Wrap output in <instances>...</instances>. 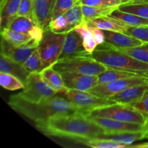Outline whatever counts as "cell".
<instances>
[{"label":"cell","instance_id":"obj_17","mask_svg":"<svg viewBox=\"0 0 148 148\" xmlns=\"http://www.w3.org/2000/svg\"><path fill=\"white\" fill-rule=\"evenodd\" d=\"M87 24L90 27H97L103 30H112L126 33L127 28L130 25L119 19L111 16L98 17L87 22Z\"/></svg>","mask_w":148,"mask_h":148},{"label":"cell","instance_id":"obj_16","mask_svg":"<svg viewBox=\"0 0 148 148\" xmlns=\"http://www.w3.org/2000/svg\"><path fill=\"white\" fill-rule=\"evenodd\" d=\"M55 1L56 0H35V22L44 30L49 27V23L52 20Z\"/></svg>","mask_w":148,"mask_h":148},{"label":"cell","instance_id":"obj_6","mask_svg":"<svg viewBox=\"0 0 148 148\" xmlns=\"http://www.w3.org/2000/svg\"><path fill=\"white\" fill-rule=\"evenodd\" d=\"M66 35V33H56L49 27L44 30L43 38L37 48L43 61V69L51 66L59 60Z\"/></svg>","mask_w":148,"mask_h":148},{"label":"cell","instance_id":"obj_30","mask_svg":"<svg viewBox=\"0 0 148 148\" xmlns=\"http://www.w3.org/2000/svg\"><path fill=\"white\" fill-rule=\"evenodd\" d=\"M23 67L29 73L40 72L43 69V61L38 49H36L23 64Z\"/></svg>","mask_w":148,"mask_h":148},{"label":"cell","instance_id":"obj_13","mask_svg":"<svg viewBox=\"0 0 148 148\" xmlns=\"http://www.w3.org/2000/svg\"><path fill=\"white\" fill-rule=\"evenodd\" d=\"M92 121L96 123L105 131V134H118L123 132H140L144 130V126L141 124L129 123L107 118L99 117H88Z\"/></svg>","mask_w":148,"mask_h":148},{"label":"cell","instance_id":"obj_43","mask_svg":"<svg viewBox=\"0 0 148 148\" xmlns=\"http://www.w3.org/2000/svg\"><path fill=\"white\" fill-rule=\"evenodd\" d=\"M143 132H144L145 139H148V118L146 122L145 125L144 126V130H143Z\"/></svg>","mask_w":148,"mask_h":148},{"label":"cell","instance_id":"obj_38","mask_svg":"<svg viewBox=\"0 0 148 148\" xmlns=\"http://www.w3.org/2000/svg\"><path fill=\"white\" fill-rule=\"evenodd\" d=\"M48 27L56 33H62V32L66 33V27H67V21L66 17L64 14L54 17L51 20Z\"/></svg>","mask_w":148,"mask_h":148},{"label":"cell","instance_id":"obj_23","mask_svg":"<svg viewBox=\"0 0 148 148\" xmlns=\"http://www.w3.org/2000/svg\"><path fill=\"white\" fill-rule=\"evenodd\" d=\"M118 9L121 11L133 13L148 19V0H131L123 3Z\"/></svg>","mask_w":148,"mask_h":148},{"label":"cell","instance_id":"obj_35","mask_svg":"<svg viewBox=\"0 0 148 148\" xmlns=\"http://www.w3.org/2000/svg\"><path fill=\"white\" fill-rule=\"evenodd\" d=\"M126 33L145 43H148V25L130 26Z\"/></svg>","mask_w":148,"mask_h":148},{"label":"cell","instance_id":"obj_31","mask_svg":"<svg viewBox=\"0 0 148 148\" xmlns=\"http://www.w3.org/2000/svg\"><path fill=\"white\" fill-rule=\"evenodd\" d=\"M118 49L123 53L130 55L137 60L148 64V43H145L141 46H136V47Z\"/></svg>","mask_w":148,"mask_h":148},{"label":"cell","instance_id":"obj_33","mask_svg":"<svg viewBox=\"0 0 148 148\" xmlns=\"http://www.w3.org/2000/svg\"><path fill=\"white\" fill-rule=\"evenodd\" d=\"M83 144L90 147L94 148H124L127 147L124 145L103 138H95L85 142Z\"/></svg>","mask_w":148,"mask_h":148},{"label":"cell","instance_id":"obj_7","mask_svg":"<svg viewBox=\"0 0 148 148\" xmlns=\"http://www.w3.org/2000/svg\"><path fill=\"white\" fill-rule=\"evenodd\" d=\"M16 95L22 99L38 103L57 95V92L45 82L40 72H32L27 77L23 90Z\"/></svg>","mask_w":148,"mask_h":148},{"label":"cell","instance_id":"obj_19","mask_svg":"<svg viewBox=\"0 0 148 148\" xmlns=\"http://www.w3.org/2000/svg\"><path fill=\"white\" fill-rule=\"evenodd\" d=\"M0 72L14 75L20 79L24 85L27 81V77L30 75V73L23 67V65L17 63L3 54L0 55Z\"/></svg>","mask_w":148,"mask_h":148},{"label":"cell","instance_id":"obj_5","mask_svg":"<svg viewBox=\"0 0 148 148\" xmlns=\"http://www.w3.org/2000/svg\"><path fill=\"white\" fill-rule=\"evenodd\" d=\"M53 67L59 73L75 72L95 76H98L108 69L105 65L94 59L92 56L61 59L53 64Z\"/></svg>","mask_w":148,"mask_h":148},{"label":"cell","instance_id":"obj_41","mask_svg":"<svg viewBox=\"0 0 148 148\" xmlns=\"http://www.w3.org/2000/svg\"><path fill=\"white\" fill-rule=\"evenodd\" d=\"M90 29L91 32H92V35H93V37L95 38L98 46L105 43L106 37L103 30H101V29L98 28L97 27H90Z\"/></svg>","mask_w":148,"mask_h":148},{"label":"cell","instance_id":"obj_26","mask_svg":"<svg viewBox=\"0 0 148 148\" xmlns=\"http://www.w3.org/2000/svg\"><path fill=\"white\" fill-rule=\"evenodd\" d=\"M110 16L124 22L130 26L148 25V19L133 13L126 12L116 9Z\"/></svg>","mask_w":148,"mask_h":148},{"label":"cell","instance_id":"obj_11","mask_svg":"<svg viewBox=\"0 0 148 148\" xmlns=\"http://www.w3.org/2000/svg\"><path fill=\"white\" fill-rule=\"evenodd\" d=\"M62 79L66 89L89 92L98 84V76L75 72H62Z\"/></svg>","mask_w":148,"mask_h":148},{"label":"cell","instance_id":"obj_4","mask_svg":"<svg viewBox=\"0 0 148 148\" xmlns=\"http://www.w3.org/2000/svg\"><path fill=\"white\" fill-rule=\"evenodd\" d=\"M86 116L112 119L143 126L145 125L147 120L146 116L131 106L117 103L91 111Z\"/></svg>","mask_w":148,"mask_h":148},{"label":"cell","instance_id":"obj_36","mask_svg":"<svg viewBox=\"0 0 148 148\" xmlns=\"http://www.w3.org/2000/svg\"><path fill=\"white\" fill-rule=\"evenodd\" d=\"M34 5L35 0H21L17 15L29 17L35 22Z\"/></svg>","mask_w":148,"mask_h":148},{"label":"cell","instance_id":"obj_44","mask_svg":"<svg viewBox=\"0 0 148 148\" xmlns=\"http://www.w3.org/2000/svg\"><path fill=\"white\" fill-rule=\"evenodd\" d=\"M123 1H124V3L125 2H128V1H131V0H122Z\"/></svg>","mask_w":148,"mask_h":148},{"label":"cell","instance_id":"obj_3","mask_svg":"<svg viewBox=\"0 0 148 148\" xmlns=\"http://www.w3.org/2000/svg\"><path fill=\"white\" fill-rule=\"evenodd\" d=\"M91 56L108 69L127 71L148 76L147 63L137 60L105 43L98 45Z\"/></svg>","mask_w":148,"mask_h":148},{"label":"cell","instance_id":"obj_32","mask_svg":"<svg viewBox=\"0 0 148 148\" xmlns=\"http://www.w3.org/2000/svg\"><path fill=\"white\" fill-rule=\"evenodd\" d=\"M35 24L36 23L29 17L17 15L10 23L8 28L21 33H28Z\"/></svg>","mask_w":148,"mask_h":148},{"label":"cell","instance_id":"obj_14","mask_svg":"<svg viewBox=\"0 0 148 148\" xmlns=\"http://www.w3.org/2000/svg\"><path fill=\"white\" fill-rule=\"evenodd\" d=\"M148 90V81L134 85L119 93L110 97L109 99L112 100L117 103L132 105L140 101L145 92Z\"/></svg>","mask_w":148,"mask_h":148},{"label":"cell","instance_id":"obj_39","mask_svg":"<svg viewBox=\"0 0 148 148\" xmlns=\"http://www.w3.org/2000/svg\"><path fill=\"white\" fill-rule=\"evenodd\" d=\"M131 106L137 109V111L143 113L148 118V90L140 101L131 105Z\"/></svg>","mask_w":148,"mask_h":148},{"label":"cell","instance_id":"obj_8","mask_svg":"<svg viewBox=\"0 0 148 148\" xmlns=\"http://www.w3.org/2000/svg\"><path fill=\"white\" fill-rule=\"evenodd\" d=\"M61 94L65 98L83 111L85 115H88L91 111L116 103L109 98H103L86 91H78L65 89Z\"/></svg>","mask_w":148,"mask_h":148},{"label":"cell","instance_id":"obj_25","mask_svg":"<svg viewBox=\"0 0 148 148\" xmlns=\"http://www.w3.org/2000/svg\"><path fill=\"white\" fill-rule=\"evenodd\" d=\"M1 36L14 46H20L32 40L28 33H21L10 28L1 29Z\"/></svg>","mask_w":148,"mask_h":148},{"label":"cell","instance_id":"obj_40","mask_svg":"<svg viewBox=\"0 0 148 148\" xmlns=\"http://www.w3.org/2000/svg\"><path fill=\"white\" fill-rule=\"evenodd\" d=\"M29 35L30 36L33 40H36L38 43H40L42 40L44 34V29L40 25L38 24H35L28 31Z\"/></svg>","mask_w":148,"mask_h":148},{"label":"cell","instance_id":"obj_10","mask_svg":"<svg viewBox=\"0 0 148 148\" xmlns=\"http://www.w3.org/2000/svg\"><path fill=\"white\" fill-rule=\"evenodd\" d=\"M38 44L39 43L32 39L23 46H14L1 37V54L23 65L30 54L37 49Z\"/></svg>","mask_w":148,"mask_h":148},{"label":"cell","instance_id":"obj_9","mask_svg":"<svg viewBox=\"0 0 148 148\" xmlns=\"http://www.w3.org/2000/svg\"><path fill=\"white\" fill-rule=\"evenodd\" d=\"M148 81V76H139L135 77L124 78L117 79L103 84H98L92 88L90 92L103 98H109L110 97L119 93L134 85Z\"/></svg>","mask_w":148,"mask_h":148},{"label":"cell","instance_id":"obj_27","mask_svg":"<svg viewBox=\"0 0 148 148\" xmlns=\"http://www.w3.org/2000/svg\"><path fill=\"white\" fill-rule=\"evenodd\" d=\"M83 40V46L85 49L90 53H92L98 46L96 41L93 37L90 27L86 23H82L75 28Z\"/></svg>","mask_w":148,"mask_h":148},{"label":"cell","instance_id":"obj_21","mask_svg":"<svg viewBox=\"0 0 148 148\" xmlns=\"http://www.w3.org/2000/svg\"><path fill=\"white\" fill-rule=\"evenodd\" d=\"M99 138L107 139V140H112V141L118 143L119 144L124 145L128 147L129 145L132 144L133 143L138 140H144V132L143 131L132 132H123L118 134H103Z\"/></svg>","mask_w":148,"mask_h":148},{"label":"cell","instance_id":"obj_20","mask_svg":"<svg viewBox=\"0 0 148 148\" xmlns=\"http://www.w3.org/2000/svg\"><path fill=\"white\" fill-rule=\"evenodd\" d=\"M40 74L45 82L57 93H61L66 89L61 73L53 69V65L44 68Z\"/></svg>","mask_w":148,"mask_h":148},{"label":"cell","instance_id":"obj_15","mask_svg":"<svg viewBox=\"0 0 148 148\" xmlns=\"http://www.w3.org/2000/svg\"><path fill=\"white\" fill-rule=\"evenodd\" d=\"M103 31L106 37L105 43L118 49L136 47L145 43V42L126 33L103 30Z\"/></svg>","mask_w":148,"mask_h":148},{"label":"cell","instance_id":"obj_28","mask_svg":"<svg viewBox=\"0 0 148 148\" xmlns=\"http://www.w3.org/2000/svg\"><path fill=\"white\" fill-rule=\"evenodd\" d=\"M67 21V27L66 33L69 30L75 29L77 26L83 23V13H82V5L78 3L76 5L72 7L64 14Z\"/></svg>","mask_w":148,"mask_h":148},{"label":"cell","instance_id":"obj_12","mask_svg":"<svg viewBox=\"0 0 148 148\" xmlns=\"http://www.w3.org/2000/svg\"><path fill=\"white\" fill-rule=\"evenodd\" d=\"M85 49L83 46V40L80 35L75 30H71L66 33L62 53L59 60L68 58L77 57V56H91Z\"/></svg>","mask_w":148,"mask_h":148},{"label":"cell","instance_id":"obj_37","mask_svg":"<svg viewBox=\"0 0 148 148\" xmlns=\"http://www.w3.org/2000/svg\"><path fill=\"white\" fill-rule=\"evenodd\" d=\"M79 2L82 5L94 7H114L124 3L122 0H79Z\"/></svg>","mask_w":148,"mask_h":148},{"label":"cell","instance_id":"obj_24","mask_svg":"<svg viewBox=\"0 0 148 148\" xmlns=\"http://www.w3.org/2000/svg\"><path fill=\"white\" fill-rule=\"evenodd\" d=\"M139 76H147V75H140V74L134 73V72H127V71L118 70V69H108L106 72H103L98 75V84H103L111 81L117 80L124 78L135 77Z\"/></svg>","mask_w":148,"mask_h":148},{"label":"cell","instance_id":"obj_2","mask_svg":"<svg viewBox=\"0 0 148 148\" xmlns=\"http://www.w3.org/2000/svg\"><path fill=\"white\" fill-rule=\"evenodd\" d=\"M8 105L14 111L25 116L36 124L47 121L52 117L60 115L84 114L85 112L64 97L54 95L40 103H31L17 95H11ZM86 116V115H85Z\"/></svg>","mask_w":148,"mask_h":148},{"label":"cell","instance_id":"obj_18","mask_svg":"<svg viewBox=\"0 0 148 148\" xmlns=\"http://www.w3.org/2000/svg\"><path fill=\"white\" fill-rule=\"evenodd\" d=\"M21 0H1L0 25L1 29L7 28L17 16Z\"/></svg>","mask_w":148,"mask_h":148},{"label":"cell","instance_id":"obj_1","mask_svg":"<svg viewBox=\"0 0 148 148\" xmlns=\"http://www.w3.org/2000/svg\"><path fill=\"white\" fill-rule=\"evenodd\" d=\"M35 126L47 136L70 139L82 144L105 134L103 129L84 114L56 116Z\"/></svg>","mask_w":148,"mask_h":148},{"label":"cell","instance_id":"obj_22","mask_svg":"<svg viewBox=\"0 0 148 148\" xmlns=\"http://www.w3.org/2000/svg\"><path fill=\"white\" fill-rule=\"evenodd\" d=\"M82 5V4H81ZM119 6L114 7H94V6L82 5V13H83V23H87L93 19L98 17L110 16L119 8Z\"/></svg>","mask_w":148,"mask_h":148},{"label":"cell","instance_id":"obj_29","mask_svg":"<svg viewBox=\"0 0 148 148\" xmlns=\"http://www.w3.org/2000/svg\"><path fill=\"white\" fill-rule=\"evenodd\" d=\"M0 85L4 89L10 91L23 89L24 83L20 79L12 75L0 72Z\"/></svg>","mask_w":148,"mask_h":148},{"label":"cell","instance_id":"obj_34","mask_svg":"<svg viewBox=\"0 0 148 148\" xmlns=\"http://www.w3.org/2000/svg\"><path fill=\"white\" fill-rule=\"evenodd\" d=\"M78 3H79V0H56L52 14V19L64 14L67 10Z\"/></svg>","mask_w":148,"mask_h":148},{"label":"cell","instance_id":"obj_42","mask_svg":"<svg viewBox=\"0 0 148 148\" xmlns=\"http://www.w3.org/2000/svg\"><path fill=\"white\" fill-rule=\"evenodd\" d=\"M128 147H138V148H148V143H142L139 145H130L128 146Z\"/></svg>","mask_w":148,"mask_h":148}]
</instances>
